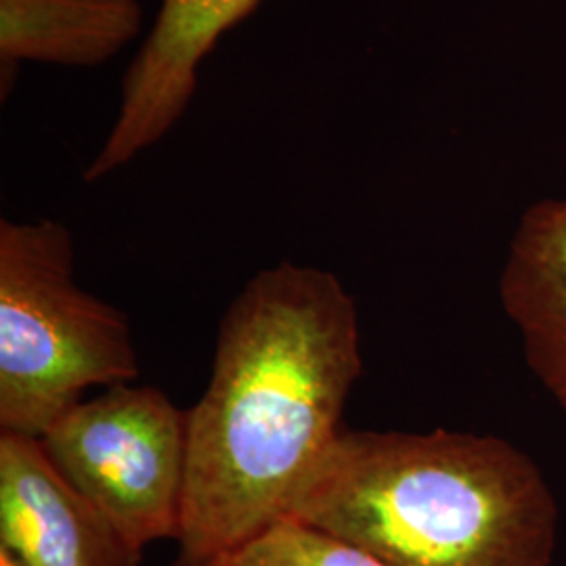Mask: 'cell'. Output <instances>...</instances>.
I'll list each match as a JSON object with an SVG mask.
<instances>
[{
    "label": "cell",
    "instance_id": "3",
    "mask_svg": "<svg viewBox=\"0 0 566 566\" xmlns=\"http://www.w3.org/2000/svg\"><path fill=\"white\" fill-rule=\"evenodd\" d=\"M139 376L128 319L74 280L67 227L0 221V430L41 439L93 386Z\"/></svg>",
    "mask_w": 566,
    "mask_h": 566
},
{
    "label": "cell",
    "instance_id": "4",
    "mask_svg": "<svg viewBox=\"0 0 566 566\" xmlns=\"http://www.w3.org/2000/svg\"><path fill=\"white\" fill-rule=\"evenodd\" d=\"M61 476L145 549L181 537L189 413L156 386H107L41 437Z\"/></svg>",
    "mask_w": 566,
    "mask_h": 566
},
{
    "label": "cell",
    "instance_id": "5",
    "mask_svg": "<svg viewBox=\"0 0 566 566\" xmlns=\"http://www.w3.org/2000/svg\"><path fill=\"white\" fill-rule=\"evenodd\" d=\"M263 0H164L156 23L122 81V102L84 179L97 181L160 142L181 120L198 72L219 39Z\"/></svg>",
    "mask_w": 566,
    "mask_h": 566
},
{
    "label": "cell",
    "instance_id": "8",
    "mask_svg": "<svg viewBox=\"0 0 566 566\" xmlns=\"http://www.w3.org/2000/svg\"><path fill=\"white\" fill-rule=\"evenodd\" d=\"M139 0H0V60L102 65L142 32Z\"/></svg>",
    "mask_w": 566,
    "mask_h": 566
},
{
    "label": "cell",
    "instance_id": "6",
    "mask_svg": "<svg viewBox=\"0 0 566 566\" xmlns=\"http://www.w3.org/2000/svg\"><path fill=\"white\" fill-rule=\"evenodd\" d=\"M0 547L21 566H139L130 544L49 460L41 439L0 432Z\"/></svg>",
    "mask_w": 566,
    "mask_h": 566
},
{
    "label": "cell",
    "instance_id": "11",
    "mask_svg": "<svg viewBox=\"0 0 566 566\" xmlns=\"http://www.w3.org/2000/svg\"><path fill=\"white\" fill-rule=\"evenodd\" d=\"M0 566H21L20 560L13 556V554H9L7 549H2L0 547Z\"/></svg>",
    "mask_w": 566,
    "mask_h": 566
},
{
    "label": "cell",
    "instance_id": "2",
    "mask_svg": "<svg viewBox=\"0 0 566 566\" xmlns=\"http://www.w3.org/2000/svg\"><path fill=\"white\" fill-rule=\"evenodd\" d=\"M290 518L388 566H552L558 507L504 439L343 430Z\"/></svg>",
    "mask_w": 566,
    "mask_h": 566
},
{
    "label": "cell",
    "instance_id": "10",
    "mask_svg": "<svg viewBox=\"0 0 566 566\" xmlns=\"http://www.w3.org/2000/svg\"><path fill=\"white\" fill-rule=\"evenodd\" d=\"M172 566H231L227 560H217V558H196L189 554L179 556V560Z\"/></svg>",
    "mask_w": 566,
    "mask_h": 566
},
{
    "label": "cell",
    "instance_id": "9",
    "mask_svg": "<svg viewBox=\"0 0 566 566\" xmlns=\"http://www.w3.org/2000/svg\"><path fill=\"white\" fill-rule=\"evenodd\" d=\"M231 566H388L374 554L317 526L285 518L242 547Z\"/></svg>",
    "mask_w": 566,
    "mask_h": 566
},
{
    "label": "cell",
    "instance_id": "7",
    "mask_svg": "<svg viewBox=\"0 0 566 566\" xmlns=\"http://www.w3.org/2000/svg\"><path fill=\"white\" fill-rule=\"evenodd\" d=\"M500 296L521 329L533 374L566 411V200L526 210L512 238Z\"/></svg>",
    "mask_w": 566,
    "mask_h": 566
},
{
    "label": "cell",
    "instance_id": "1",
    "mask_svg": "<svg viewBox=\"0 0 566 566\" xmlns=\"http://www.w3.org/2000/svg\"><path fill=\"white\" fill-rule=\"evenodd\" d=\"M361 374L357 306L334 273L280 263L245 283L187 409L182 554L229 560L290 518Z\"/></svg>",
    "mask_w": 566,
    "mask_h": 566
}]
</instances>
